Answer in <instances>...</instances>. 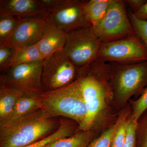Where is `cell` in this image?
<instances>
[{
  "mask_svg": "<svg viewBox=\"0 0 147 147\" xmlns=\"http://www.w3.org/2000/svg\"><path fill=\"white\" fill-rule=\"evenodd\" d=\"M60 125L44 109L0 125V147H25L49 136Z\"/></svg>",
  "mask_w": 147,
  "mask_h": 147,
  "instance_id": "cell-1",
  "label": "cell"
},
{
  "mask_svg": "<svg viewBox=\"0 0 147 147\" xmlns=\"http://www.w3.org/2000/svg\"><path fill=\"white\" fill-rule=\"evenodd\" d=\"M42 109L54 117H64L82 126L87 115V109L78 79L65 86L40 95Z\"/></svg>",
  "mask_w": 147,
  "mask_h": 147,
  "instance_id": "cell-2",
  "label": "cell"
},
{
  "mask_svg": "<svg viewBox=\"0 0 147 147\" xmlns=\"http://www.w3.org/2000/svg\"><path fill=\"white\" fill-rule=\"evenodd\" d=\"M101 44L92 26H88L67 33L63 51L78 73L96 59Z\"/></svg>",
  "mask_w": 147,
  "mask_h": 147,
  "instance_id": "cell-3",
  "label": "cell"
},
{
  "mask_svg": "<svg viewBox=\"0 0 147 147\" xmlns=\"http://www.w3.org/2000/svg\"><path fill=\"white\" fill-rule=\"evenodd\" d=\"M101 43L136 34L123 1L113 0L103 18L92 26Z\"/></svg>",
  "mask_w": 147,
  "mask_h": 147,
  "instance_id": "cell-4",
  "label": "cell"
},
{
  "mask_svg": "<svg viewBox=\"0 0 147 147\" xmlns=\"http://www.w3.org/2000/svg\"><path fill=\"white\" fill-rule=\"evenodd\" d=\"M96 60L119 64L147 61V49L135 34L102 43Z\"/></svg>",
  "mask_w": 147,
  "mask_h": 147,
  "instance_id": "cell-5",
  "label": "cell"
},
{
  "mask_svg": "<svg viewBox=\"0 0 147 147\" xmlns=\"http://www.w3.org/2000/svg\"><path fill=\"white\" fill-rule=\"evenodd\" d=\"M78 70L63 51L44 59L41 82L43 92L58 89L77 79Z\"/></svg>",
  "mask_w": 147,
  "mask_h": 147,
  "instance_id": "cell-6",
  "label": "cell"
},
{
  "mask_svg": "<svg viewBox=\"0 0 147 147\" xmlns=\"http://www.w3.org/2000/svg\"><path fill=\"white\" fill-rule=\"evenodd\" d=\"M115 64V93L120 102H125L147 83V61Z\"/></svg>",
  "mask_w": 147,
  "mask_h": 147,
  "instance_id": "cell-7",
  "label": "cell"
},
{
  "mask_svg": "<svg viewBox=\"0 0 147 147\" xmlns=\"http://www.w3.org/2000/svg\"><path fill=\"white\" fill-rule=\"evenodd\" d=\"M43 61L11 67L1 76L0 81L24 95H40L44 92L41 82Z\"/></svg>",
  "mask_w": 147,
  "mask_h": 147,
  "instance_id": "cell-8",
  "label": "cell"
},
{
  "mask_svg": "<svg viewBox=\"0 0 147 147\" xmlns=\"http://www.w3.org/2000/svg\"><path fill=\"white\" fill-rule=\"evenodd\" d=\"M87 113L82 126L76 131L93 130L105 108L106 91L103 85L93 74L87 73L78 76Z\"/></svg>",
  "mask_w": 147,
  "mask_h": 147,
  "instance_id": "cell-9",
  "label": "cell"
},
{
  "mask_svg": "<svg viewBox=\"0 0 147 147\" xmlns=\"http://www.w3.org/2000/svg\"><path fill=\"white\" fill-rule=\"evenodd\" d=\"M86 1L56 0L50 16L56 26L66 33L92 26L85 18L84 8Z\"/></svg>",
  "mask_w": 147,
  "mask_h": 147,
  "instance_id": "cell-10",
  "label": "cell"
},
{
  "mask_svg": "<svg viewBox=\"0 0 147 147\" xmlns=\"http://www.w3.org/2000/svg\"><path fill=\"white\" fill-rule=\"evenodd\" d=\"M50 16L39 18H18L14 32L9 39L3 43L13 48L36 44L42 34Z\"/></svg>",
  "mask_w": 147,
  "mask_h": 147,
  "instance_id": "cell-11",
  "label": "cell"
},
{
  "mask_svg": "<svg viewBox=\"0 0 147 147\" xmlns=\"http://www.w3.org/2000/svg\"><path fill=\"white\" fill-rule=\"evenodd\" d=\"M0 15L39 18L50 16V13L41 0H1Z\"/></svg>",
  "mask_w": 147,
  "mask_h": 147,
  "instance_id": "cell-12",
  "label": "cell"
},
{
  "mask_svg": "<svg viewBox=\"0 0 147 147\" xmlns=\"http://www.w3.org/2000/svg\"><path fill=\"white\" fill-rule=\"evenodd\" d=\"M66 34L65 32L56 26L49 16L42 37L36 43L44 59L55 53L63 51L66 40Z\"/></svg>",
  "mask_w": 147,
  "mask_h": 147,
  "instance_id": "cell-13",
  "label": "cell"
},
{
  "mask_svg": "<svg viewBox=\"0 0 147 147\" xmlns=\"http://www.w3.org/2000/svg\"><path fill=\"white\" fill-rule=\"evenodd\" d=\"M24 95L0 81V125L10 120L17 101Z\"/></svg>",
  "mask_w": 147,
  "mask_h": 147,
  "instance_id": "cell-14",
  "label": "cell"
},
{
  "mask_svg": "<svg viewBox=\"0 0 147 147\" xmlns=\"http://www.w3.org/2000/svg\"><path fill=\"white\" fill-rule=\"evenodd\" d=\"M43 60L36 44L19 46L14 48L13 55L8 65V70L20 65Z\"/></svg>",
  "mask_w": 147,
  "mask_h": 147,
  "instance_id": "cell-15",
  "label": "cell"
},
{
  "mask_svg": "<svg viewBox=\"0 0 147 147\" xmlns=\"http://www.w3.org/2000/svg\"><path fill=\"white\" fill-rule=\"evenodd\" d=\"M60 125L59 128L49 136L25 147H42L58 139L70 137L76 132L78 126L74 121L64 117H59ZM78 125V124H77Z\"/></svg>",
  "mask_w": 147,
  "mask_h": 147,
  "instance_id": "cell-16",
  "label": "cell"
},
{
  "mask_svg": "<svg viewBox=\"0 0 147 147\" xmlns=\"http://www.w3.org/2000/svg\"><path fill=\"white\" fill-rule=\"evenodd\" d=\"M42 108L40 95H24L17 101L11 119L9 121L28 115Z\"/></svg>",
  "mask_w": 147,
  "mask_h": 147,
  "instance_id": "cell-17",
  "label": "cell"
},
{
  "mask_svg": "<svg viewBox=\"0 0 147 147\" xmlns=\"http://www.w3.org/2000/svg\"><path fill=\"white\" fill-rule=\"evenodd\" d=\"M113 0L86 1L84 6V15L92 26L100 21L105 15Z\"/></svg>",
  "mask_w": 147,
  "mask_h": 147,
  "instance_id": "cell-18",
  "label": "cell"
},
{
  "mask_svg": "<svg viewBox=\"0 0 147 147\" xmlns=\"http://www.w3.org/2000/svg\"><path fill=\"white\" fill-rule=\"evenodd\" d=\"M94 136L93 130L76 131L70 137L58 139L50 145L51 147H87Z\"/></svg>",
  "mask_w": 147,
  "mask_h": 147,
  "instance_id": "cell-19",
  "label": "cell"
},
{
  "mask_svg": "<svg viewBox=\"0 0 147 147\" xmlns=\"http://www.w3.org/2000/svg\"><path fill=\"white\" fill-rule=\"evenodd\" d=\"M18 22V17L0 15V43H4L13 34Z\"/></svg>",
  "mask_w": 147,
  "mask_h": 147,
  "instance_id": "cell-20",
  "label": "cell"
},
{
  "mask_svg": "<svg viewBox=\"0 0 147 147\" xmlns=\"http://www.w3.org/2000/svg\"><path fill=\"white\" fill-rule=\"evenodd\" d=\"M125 115L121 116L112 126L109 127L100 136L94 139L87 147H111L112 140L115 131Z\"/></svg>",
  "mask_w": 147,
  "mask_h": 147,
  "instance_id": "cell-21",
  "label": "cell"
},
{
  "mask_svg": "<svg viewBox=\"0 0 147 147\" xmlns=\"http://www.w3.org/2000/svg\"><path fill=\"white\" fill-rule=\"evenodd\" d=\"M128 16L135 30L136 34L147 49V21L139 20L136 18L131 12L128 13Z\"/></svg>",
  "mask_w": 147,
  "mask_h": 147,
  "instance_id": "cell-22",
  "label": "cell"
},
{
  "mask_svg": "<svg viewBox=\"0 0 147 147\" xmlns=\"http://www.w3.org/2000/svg\"><path fill=\"white\" fill-rule=\"evenodd\" d=\"M127 123L128 120H126V117L125 116L115 131L112 140L111 147L123 146L126 139Z\"/></svg>",
  "mask_w": 147,
  "mask_h": 147,
  "instance_id": "cell-23",
  "label": "cell"
},
{
  "mask_svg": "<svg viewBox=\"0 0 147 147\" xmlns=\"http://www.w3.org/2000/svg\"><path fill=\"white\" fill-rule=\"evenodd\" d=\"M14 48L0 43V69L4 71L8 70V65L13 55Z\"/></svg>",
  "mask_w": 147,
  "mask_h": 147,
  "instance_id": "cell-24",
  "label": "cell"
},
{
  "mask_svg": "<svg viewBox=\"0 0 147 147\" xmlns=\"http://www.w3.org/2000/svg\"><path fill=\"white\" fill-rule=\"evenodd\" d=\"M137 121L132 117L128 120L126 139L123 147H136V130Z\"/></svg>",
  "mask_w": 147,
  "mask_h": 147,
  "instance_id": "cell-25",
  "label": "cell"
},
{
  "mask_svg": "<svg viewBox=\"0 0 147 147\" xmlns=\"http://www.w3.org/2000/svg\"><path fill=\"white\" fill-rule=\"evenodd\" d=\"M147 109V89L139 99L134 102L132 118L138 121L142 114Z\"/></svg>",
  "mask_w": 147,
  "mask_h": 147,
  "instance_id": "cell-26",
  "label": "cell"
},
{
  "mask_svg": "<svg viewBox=\"0 0 147 147\" xmlns=\"http://www.w3.org/2000/svg\"><path fill=\"white\" fill-rule=\"evenodd\" d=\"M125 4L127 5L133 11L132 13H134L137 11L142 5L146 2V1L144 0H126L123 1Z\"/></svg>",
  "mask_w": 147,
  "mask_h": 147,
  "instance_id": "cell-27",
  "label": "cell"
},
{
  "mask_svg": "<svg viewBox=\"0 0 147 147\" xmlns=\"http://www.w3.org/2000/svg\"><path fill=\"white\" fill-rule=\"evenodd\" d=\"M132 13L136 18L139 20L147 21V1L137 11Z\"/></svg>",
  "mask_w": 147,
  "mask_h": 147,
  "instance_id": "cell-28",
  "label": "cell"
},
{
  "mask_svg": "<svg viewBox=\"0 0 147 147\" xmlns=\"http://www.w3.org/2000/svg\"><path fill=\"white\" fill-rule=\"evenodd\" d=\"M141 147H147V128L144 135Z\"/></svg>",
  "mask_w": 147,
  "mask_h": 147,
  "instance_id": "cell-29",
  "label": "cell"
},
{
  "mask_svg": "<svg viewBox=\"0 0 147 147\" xmlns=\"http://www.w3.org/2000/svg\"><path fill=\"white\" fill-rule=\"evenodd\" d=\"M42 147H51L50 146V144H47V145H46V146H43Z\"/></svg>",
  "mask_w": 147,
  "mask_h": 147,
  "instance_id": "cell-30",
  "label": "cell"
}]
</instances>
